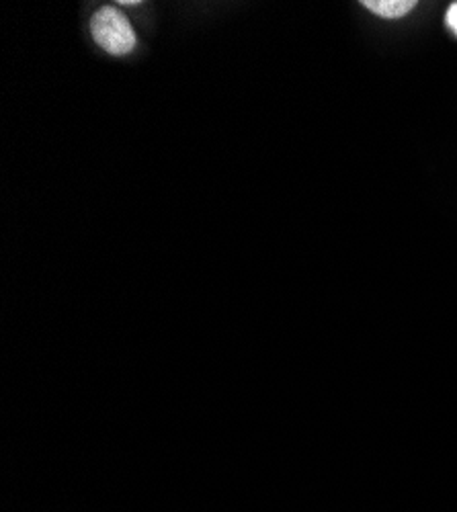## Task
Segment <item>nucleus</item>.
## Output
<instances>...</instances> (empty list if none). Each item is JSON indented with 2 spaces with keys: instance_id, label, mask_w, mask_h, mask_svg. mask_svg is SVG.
<instances>
[{
  "instance_id": "1",
  "label": "nucleus",
  "mask_w": 457,
  "mask_h": 512,
  "mask_svg": "<svg viewBox=\"0 0 457 512\" xmlns=\"http://www.w3.org/2000/svg\"><path fill=\"white\" fill-rule=\"evenodd\" d=\"M91 33L97 44L113 56H126L136 48L132 25L115 7H103L93 15Z\"/></svg>"
},
{
  "instance_id": "2",
  "label": "nucleus",
  "mask_w": 457,
  "mask_h": 512,
  "mask_svg": "<svg viewBox=\"0 0 457 512\" xmlns=\"http://www.w3.org/2000/svg\"><path fill=\"white\" fill-rule=\"evenodd\" d=\"M361 5L384 19H400L417 7L414 0H363Z\"/></svg>"
},
{
  "instance_id": "3",
  "label": "nucleus",
  "mask_w": 457,
  "mask_h": 512,
  "mask_svg": "<svg viewBox=\"0 0 457 512\" xmlns=\"http://www.w3.org/2000/svg\"><path fill=\"white\" fill-rule=\"evenodd\" d=\"M445 21H447V27L457 35V3H453V5L447 9Z\"/></svg>"
},
{
  "instance_id": "4",
  "label": "nucleus",
  "mask_w": 457,
  "mask_h": 512,
  "mask_svg": "<svg viewBox=\"0 0 457 512\" xmlns=\"http://www.w3.org/2000/svg\"><path fill=\"white\" fill-rule=\"evenodd\" d=\"M119 5L121 7H134V5H140V0H121Z\"/></svg>"
}]
</instances>
